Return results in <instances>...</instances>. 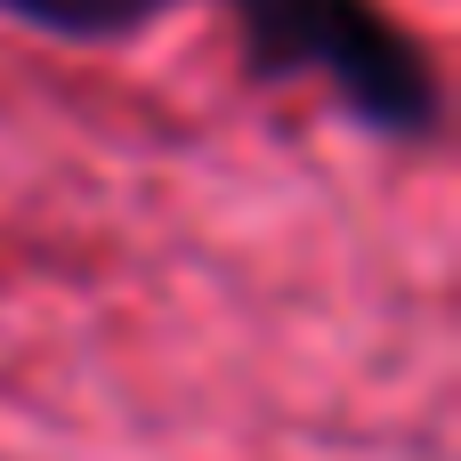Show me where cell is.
Returning <instances> with one entry per match:
<instances>
[{"label": "cell", "instance_id": "cell-1", "mask_svg": "<svg viewBox=\"0 0 461 461\" xmlns=\"http://www.w3.org/2000/svg\"><path fill=\"white\" fill-rule=\"evenodd\" d=\"M186 0H0L8 24L49 32V41H130L154 16ZM243 24V57L267 81H324L365 130L381 138H429L446 113L429 49L373 0H227Z\"/></svg>", "mask_w": 461, "mask_h": 461}]
</instances>
